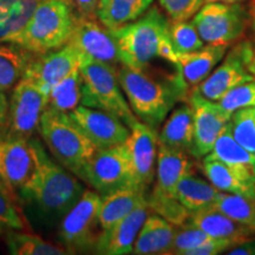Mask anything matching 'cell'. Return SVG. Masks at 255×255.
I'll return each mask as SVG.
<instances>
[{
	"mask_svg": "<svg viewBox=\"0 0 255 255\" xmlns=\"http://www.w3.org/2000/svg\"><path fill=\"white\" fill-rule=\"evenodd\" d=\"M214 207L234 221L255 232V199L221 191Z\"/></svg>",
	"mask_w": 255,
	"mask_h": 255,
	"instance_id": "d6a6232c",
	"label": "cell"
},
{
	"mask_svg": "<svg viewBox=\"0 0 255 255\" xmlns=\"http://www.w3.org/2000/svg\"><path fill=\"white\" fill-rule=\"evenodd\" d=\"M126 145L133 186L146 189L155 176V162L158 148L157 129L138 120L130 128V135Z\"/></svg>",
	"mask_w": 255,
	"mask_h": 255,
	"instance_id": "2e32d148",
	"label": "cell"
},
{
	"mask_svg": "<svg viewBox=\"0 0 255 255\" xmlns=\"http://www.w3.org/2000/svg\"><path fill=\"white\" fill-rule=\"evenodd\" d=\"M220 193L221 191L212 183L206 182L202 178L195 177L194 174L183 177L176 188L177 200L191 214L214 206Z\"/></svg>",
	"mask_w": 255,
	"mask_h": 255,
	"instance_id": "4316f807",
	"label": "cell"
},
{
	"mask_svg": "<svg viewBox=\"0 0 255 255\" xmlns=\"http://www.w3.org/2000/svg\"><path fill=\"white\" fill-rule=\"evenodd\" d=\"M246 0H203V4L207 2H242Z\"/></svg>",
	"mask_w": 255,
	"mask_h": 255,
	"instance_id": "7dc6e473",
	"label": "cell"
},
{
	"mask_svg": "<svg viewBox=\"0 0 255 255\" xmlns=\"http://www.w3.org/2000/svg\"><path fill=\"white\" fill-rule=\"evenodd\" d=\"M6 244L13 255H64L68 251L64 247L49 244L37 235L11 231L6 233Z\"/></svg>",
	"mask_w": 255,
	"mask_h": 255,
	"instance_id": "1f68e13d",
	"label": "cell"
},
{
	"mask_svg": "<svg viewBox=\"0 0 255 255\" xmlns=\"http://www.w3.org/2000/svg\"><path fill=\"white\" fill-rule=\"evenodd\" d=\"M194 138V111L190 103L173 110L158 133V144L190 152Z\"/></svg>",
	"mask_w": 255,
	"mask_h": 255,
	"instance_id": "d4e9b609",
	"label": "cell"
},
{
	"mask_svg": "<svg viewBox=\"0 0 255 255\" xmlns=\"http://www.w3.org/2000/svg\"><path fill=\"white\" fill-rule=\"evenodd\" d=\"M176 226L157 214L146 218L133 244L132 254H168L173 245Z\"/></svg>",
	"mask_w": 255,
	"mask_h": 255,
	"instance_id": "603a6c76",
	"label": "cell"
},
{
	"mask_svg": "<svg viewBox=\"0 0 255 255\" xmlns=\"http://www.w3.org/2000/svg\"><path fill=\"white\" fill-rule=\"evenodd\" d=\"M102 196L133 186L126 143L98 150L82 169L79 176Z\"/></svg>",
	"mask_w": 255,
	"mask_h": 255,
	"instance_id": "30bf717a",
	"label": "cell"
},
{
	"mask_svg": "<svg viewBox=\"0 0 255 255\" xmlns=\"http://www.w3.org/2000/svg\"><path fill=\"white\" fill-rule=\"evenodd\" d=\"M218 103L231 113L244 108L255 107V81L246 82L232 89L220 98Z\"/></svg>",
	"mask_w": 255,
	"mask_h": 255,
	"instance_id": "f35d334b",
	"label": "cell"
},
{
	"mask_svg": "<svg viewBox=\"0 0 255 255\" xmlns=\"http://www.w3.org/2000/svg\"><path fill=\"white\" fill-rule=\"evenodd\" d=\"M107 2H108V0H100V4H98V7H101V6H103L104 4H107Z\"/></svg>",
	"mask_w": 255,
	"mask_h": 255,
	"instance_id": "c3c4849f",
	"label": "cell"
},
{
	"mask_svg": "<svg viewBox=\"0 0 255 255\" xmlns=\"http://www.w3.org/2000/svg\"><path fill=\"white\" fill-rule=\"evenodd\" d=\"M191 21L205 43L228 46L244 36L251 17L241 2H207Z\"/></svg>",
	"mask_w": 255,
	"mask_h": 255,
	"instance_id": "52a82bcc",
	"label": "cell"
},
{
	"mask_svg": "<svg viewBox=\"0 0 255 255\" xmlns=\"http://www.w3.org/2000/svg\"><path fill=\"white\" fill-rule=\"evenodd\" d=\"M81 53L72 44L56 49L43 55L32 56L23 77L30 78L49 96V92L73 70L79 69Z\"/></svg>",
	"mask_w": 255,
	"mask_h": 255,
	"instance_id": "e0dca14e",
	"label": "cell"
},
{
	"mask_svg": "<svg viewBox=\"0 0 255 255\" xmlns=\"http://www.w3.org/2000/svg\"><path fill=\"white\" fill-rule=\"evenodd\" d=\"M6 120H7V113H0V137L4 135Z\"/></svg>",
	"mask_w": 255,
	"mask_h": 255,
	"instance_id": "bcb514c9",
	"label": "cell"
},
{
	"mask_svg": "<svg viewBox=\"0 0 255 255\" xmlns=\"http://www.w3.org/2000/svg\"><path fill=\"white\" fill-rule=\"evenodd\" d=\"M82 98V76L79 69L73 70L51 89L47 109L69 114L78 107Z\"/></svg>",
	"mask_w": 255,
	"mask_h": 255,
	"instance_id": "4dcf8cb0",
	"label": "cell"
},
{
	"mask_svg": "<svg viewBox=\"0 0 255 255\" xmlns=\"http://www.w3.org/2000/svg\"><path fill=\"white\" fill-rule=\"evenodd\" d=\"M203 173L220 191L255 199V184L245 181L227 164L218 159H203Z\"/></svg>",
	"mask_w": 255,
	"mask_h": 255,
	"instance_id": "83f0119b",
	"label": "cell"
},
{
	"mask_svg": "<svg viewBox=\"0 0 255 255\" xmlns=\"http://www.w3.org/2000/svg\"><path fill=\"white\" fill-rule=\"evenodd\" d=\"M146 199L145 189L128 186L102 196L98 222L102 229L113 227L115 223L129 215Z\"/></svg>",
	"mask_w": 255,
	"mask_h": 255,
	"instance_id": "cb8c5ba5",
	"label": "cell"
},
{
	"mask_svg": "<svg viewBox=\"0 0 255 255\" xmlns=\"http://www.w3.org/2000/svg\"><path fill=\"white\" fill-rule=\"evenodd\" d=\"M252 55V41L242 40L237 44L223 57L221 64L213 70L212 73L202 83L197 85L196 90L203 97L218 102L223 95L232 89L246 82L255 81V77L248 70V60Z\"/></svg>",
	"mask_w": 255,
	"mask_h": 255,
	"instance_id": "8fae6325",
	"label": "cell"
},
{
	"mask_svg": "<svg viewBox=\"0 0 255 255\" xmlns=\"http://www.w3.org/2000/svg\"><path fill=\"white\" fill-rule=\"evenodd\" d=\"M149 209L167 220L174 226H183L189 221L191 213L177 199L163 197H146Z\"/></svg>",
	"mask_w": 255,
	"mask_h": 255,
	"instance_id": "74e56055",
	"label": "cell"
},
{
	"mask_svg": "<svg viewBox=\"0 0 255 255\" xmlns=\"http://www.w3.org/2000/svg\"><path fill=\"white\" fill-rule=\"evenodd\" d=\"M169 38L176 53H188L205 46L193 21L171 20L169 24Z\"/></svg>",
	"mask_w": 255,
	"mask_h": 255,
	"instance_id": "836d02e7",
	"label": "cell"
},
{
	"mask_svg": "<svg viewBox=\"0 0 255 255\" xmlns=\"http://www.w3.org/2000/svg\"><path fill=\"white\" fill-rule=\"evenodd\" d=\"M69 116L77 124L98 150L123 144L130 135V128L114 115L103 110L78 105Z\"/></svg>",
	"mask_w": 255,
	"mask_h": 255,
	"instance_id": "9a60e30c",
	"label": "cell"
},
{
	"mask_svg": "<svg viewBox=\"0 0 255 255\" xmlns=\"http://www.w3.org/2000/svg\"><path fill=\"white\" fill-rule=\"evenodd\" d=\"M231 126L234 138L244 148L255 154V107L234 111Z\"/></svg>",
	"mask_w": 255,
	"mask_h": 255,
	"instance_id": "e575fe53",
	"label": "cell"
},
{
	"mask_svg": "<svg viewBox=\"0 0 255 255\" xmlns=\"http://www.w3.org/2000/svg\"><path fill=\"white\" fill-rule=\"evenodd\" d=\"M154 0H108L97 9V19L108 28H116L136 20L150 7Z\"/></svg>",
	"mask_w": 255,
	"mask_h": 255,
	"instance_id": "f1b7e54d",
	"label": "cell"
},
{
	"mask_svg": "<svg viewBox=\"0 0 255 255\" xmlns=\"http://www.w3.org/2000/svg\"><path fill=\"white\" fill-rule=\"evenodd\" d=\"M167 17L154 6L141 17L116 28H110L116 40L121 64L133 70H145L155 58L176 64V52L169 38Z\"/></svg>",
	"mask_w": 255,
	"mask_h": 255,
	"instance_id": "7a4b0ae2",
	"label": "cell"
},
{
	"mask_svg": "<svg viewBox=\"0 0 255 255\" xmlns=\"http://www.w3.org/2000/svg\"><path fill=\"white\" fill-rule=\"evenodd\" d=\"M8 110V101L6 97L5 92L0 91V113H7Z\"/></svg>",
	"mask_w": 255,
	"mask_h": 255,
	"instance_id": "f6af8a7d",
	"label": "cell"
},
{
	"mask_svg": "<svg viewBox=\"0 0 255 255\" xmlns=\"http://www.w3.org/2000/svg\"><path fill=\"white\" fill-rule=\"evenodd\" d=\"M213 238L209 237L202 229L187 222L186 225L176 227L173 245H171L168 254L188 255L190 251L202 246L203 244L210 241Z\"/></svg>",
	"mask_w": 255,
	"mask_h": 255,
	"instance_id": "d590c367",
	"label": "cell"
},
{
	"mask_svg": "<svg viewBox=\"0 0 255 255\" xmlns=\"http://www.w3.org/2000/svg\"><path fill=\"white\" fill-rule=\"evenodd\" d=\"M171 20H189L202 7L203 0H158Z\"/></svg>",
	"mask_w": 255,
	"mask_h": 255,
	"instance_id": "ab89813d",
	"label": "cell"
},
{
	"mask_svg": "<svg viewBox=\"0 0 255 255\" xmlns=\"http://www.w3.org/2000/svg\"><path fill=\"white\" fill-rule=\"evenodd\" d=\"M101 200L102 196L97 191L84 190L81 199L64 215L58 238L66 251L71 253L94 251L98 237L95 231L100 226L98 214Z\"/></svg>",
	"mask_w": 255,
	"mask_h": 255,
	"instance_id": "ba28073f",
	"label": "cell"
},
{
	"mask_svg": "<svg viewBox=\"0 0 255 255\" xmlns=\"http://www.w3.org/2000/svg\"><path fill=\"white\" fill-rule=\"evenodd\" d=\"M234 246H237V244L231 240H223V239L213 238L212 240L203 244L202 246L190 251L188 255H216L221 254L226 251H229Z\"/></svg>",
	"mask_w": 255,
	"mask_h": 255,
	"instance_id": "60d3db41",
	"label": "cell"
},
{
	"mask_svg": "<svg viewBox=\"0 0 255 255\" xmlns=\"http://www.w3.org/2000/svg\"><path fill=\"white\" fill-rule=\"evenodd\" d=\"M37 162L36 148L31 138L0 137V183L14 195L30 181Z\"/></svg>",
	"mask_w": 255,
	"mask_h": 255,
	"instance_id": "4fadbf2b",
	"label": "cell"
},
{
	"mask_svg": "<svg viewBox=\"0 0 255 255\" xmlns=\"http://www.w3.org/2000/svg\"><path fill=\"white\" fill-rule=\"evenodd\" d=\"M228 255H255V238H250L228 251Z\"/></svg>",
	"mask_w": 255,
	"mask_h": 255,
	"instance_id": "7bdbcfd3",
	"label": "cell"
},
{
	"mask_svg": "<svg viewBox=\"0 0 255 255\" xmlns=\"http://www.w3.org/2000/svg\"><path fill=\"white\" fill-rule=\"evenodd\" d=\"M32 142L37 152V168L19 195L33 203L46 220L57 221L76 205L85 189L63 165L56 164L46 155L39 141Z\"/></svg>",
	"mask_w": 255,
	"mask_h": 255,
	"instance_id": "3957f363",
	"label": "cell"
},
{
	"mask_svg": "<svg viewBox=\"0 0 255 255\" xmlns=\"http://www.w3.org/2000/svg\"><path fill=\"white\" fill-rule=\"evenodd\" d=\"M15 200L17 196L0 183V233L20 231L25 227Z\"/></svg>",
	"mask_w": 255,
	"mask_h": 255,
	"instance_id": "8d00e7d4",
	"label": "cell"
},
{
	"mask_svg": "<svg viewBox=\"0 0 255 255\" xmlns=\"http://www.w3.org/2000/svg\"><path fill=\"white\" fill-rule=\"evenodd\" d=\"M148 200L145 199L113 227L102 229L96 240L94 251L97 254L104 255L131 254L133 244L148 218Z\"/></svg>",
	"mask_w": 255,
	"mask_h": 255,
	"instance_id": "ac0fdd59",
	"label": "cell"
},
{
	"mask_svg": "<svg viewBox=\"0 0 255 255\" xmlns=\"http://www.w3.org/2000/svg\"><path fill=\"white\" fill-rule=\"evenodd\" d=\"M206 159H218L227 164L245 181L255 184V154L244 148L232 132L231 121L220 133Z\"/></svg>",
	"mask_w": 255,
	"mask_h": 255,
	"instance_id": "ffe728a7",
	"label": "cell"
},
{
	"mask_svg": "<svg viewBox=\"0 0 255 255\" xmlns=\"http://www.w3.org/2000/svg\"><path fill=\"white\" fill-rule=\"evenodd\" d=\"M251 23L252 27H253L254 39L252 41V55L250 60H248V70H250V72L255 77V8L253 9V12H252Z\"/></svg>",
	"mask_w": 255,
	"mask_h": 255,
	"instance_id": "ee69618b",
	"label": "cell"
},
{
	"mask_svg": "<svg viewBox=\"0 0 255 255\" xmlns=\"http://www.w3.org/2000/svg\"><path fill=\"white\" fill-rule=\"evenodd\" d=\"M189 152L158 144L156 158V182L151 197L177 199L176 188L183 177L194 174Z\"/></svg>",
	"mask_w": 255,
	"mask_h": 255,
	"instance_id": "d6986e66",
	"label": "cell"
},
{
	"mask_svg": "<svg viewBox=\"0 0 255 255\" xmlns=\"http://www.w3.org/2000/svg\"><path fill=\"white\" fill-rule=\"evenodd\" d=\"M73 0H40L33 14L11 44L43 55L68 44L78 18Z\"/></svg>",
	"mask_w": 255,
	"mask_h": 255,
	"instance_id": "277c9868",
	"label": "cell"
},
{
	"mask_svg": "<svg viewBox=\"0 0 255 255\" xmlns=\"http://www.w3.org/2000/svg\"><path fill=\"white\" fill-rule=\"evenodd\" d=\"M38 130L53 157L77 176L98 151L66 113L46 108Z\"/></svg>",
	"mask_w": 255,
	"mask_h": 255,
	"instance_id": "8992f818",
	"label": "cell"
},
{
	"mask_svg": "<svg viewBox=\"0 0 255 255\" xmlns=\"http://www.w3.org/2000/svg\"><path fill=\"white\" fill-rule=\"evenodd\" d=\"M189 103L194 111V138L189 154L195 158H202L213 150L233 113L223 109L218 102L203 97L196 89L190 92Z\"/></svg>",
	"mask_w": 255,
	"mask_h": 255,
	"instance_id": "7c38bea8",
	"label": "cell"
},
{
	"mask_svg": "<svg viewBox=\"0 0 255 255\" xmlns=\"http://www.w3.org/2000/svg\"><path fill=\"white\" fill-rule=\"evenodd\" d=\"M188 222L202 229L209 237L231 240L237 245L255 235V232L225 215L214 206L193 213Z\"/></svg>",
	"mask_w": 255,
	"mask_h": 255,
	"instance_id": "7402d4cb",
	"label": "cell"
},
{
	"mask_svg": "<svg viewBox=\"0 0 255 255\" xmlns=\"http://www.w3.org/2000/svg\"><path fill=\"white\" fill-rule=\"evenodd\" d=\"M33 53L23 47L0 44V91L7 92L23 78L27 64Z\"/></svg>",
	"mask_w": 255,
	"mask_h": 255,
	"instance_id": "f546056e",
	"label": "cell"
},
{
	"mask_svg": "<svg viewBox=\"0 0 255 255\" xmlns=\"http://www.w3.org/2000/svg\"><path fill=\"white\" fill-rule=\"evenodd\" d=\"M40 0H0V44H11L23 32Z\"/></svg>",
	"mask_w": 255,
	"mask_h": 255,
	"instance_id": "484cf974",
	"label": "cell"
},
{
	"mask_svg": "<svg viewBox=\"0 0 255 255\" xmlns=\"http://www.w3.org/2000/svg\"><path fill=\"white\" fill-rule=\"evenodd\" d=\"M226 52L227 45L207 44L194 52L176 53L175 66L189 87H197L221 62Z\"/></svg>",
	"mask_w": 255,
	"mask_h": 255,
	"instance_id": "44dd1931",
	"label": "cell"
},
{
	"mask_svg": "<svg viewBox=\"0 0 255 255\" xmlns=\"http://www.w3.org/2000/svg\"><path fill=\"white\" fill-rule=\"evenodd\" d=\"M79 14L88 15V17H97L98 4L100 0H73Z\"/></svg>",
	"mask_w": 255,
	"mask_h": 255,
	"instance_id": "b9f144b4",
	"label": "cell"
},
{
	"mask_svg": "<svg viewBox=\"0 0 255 255\" xmlns=\"http://www.w3.org/2000/svg\"><path fill=\"white\" fill-rule=\"evenodd\" d=\"M79 72L82 105L114 115L129 128L138 121L124 97L116 66L81 55Z\"/></svg>",
	"mask_w": 255,
	"mask_h": 255,
	"instance_id": "5b68a950",
	"label": "cell"
},
{
	"mask_svg": "<svg viewBox=\"0 0 255 255\" xmlns=\"http://www.w3.org/2000/svg\"><path fill=\"white\" fill-rule=\"evenodd\" d=\"M49 96L32 79L23 77L12 90L2 136L30 138L39 128Z\"/></svg>",
	"mask_w": 255,
	"mask_h": 255,
	"instance_id": "9c48e42d",
	"label": "cell"
},
{
	"mask_svg": "<svg viewBox=\"0 0 255 255\" xmlns=\"http://www.w3.org/2000/svg\"><path fill=\"white\" fill-rule=\"evenodd\" d=\"M117 77L132 113L154 129L164 122L178 102L189 97V85L178 71L167 81H158L144 70L122 65L117 70Z\"/></svg>",
	"mask_w": 255,
	"mask_h": 255,
	"instance_id": "6da1fadb",
	"label": "cell"
},
{
	"mask_svg": "<svg viewBox=\"0 0 255 255\" xmlns=\"http://www.w3.org/2000/svg\"><path fill=\"white\" fill-rule=\"evenodd\" d=\"M69 43L81 55L89 58L110 64L116 68L121 64L116 40L110 28L104 26L96 17L79 14Z\"/></svg>",
	"mask_w": 255,
	"mask_h": 255,
	"instance_id": "5bb4252c",
	"label": "cell"
}]
</instances>
